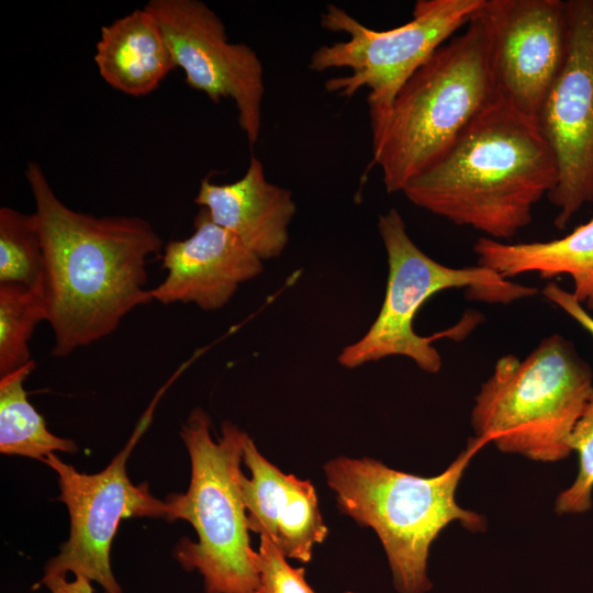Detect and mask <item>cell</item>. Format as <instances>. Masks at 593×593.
Instances as JSON below:
<instances>
[{
  "mask_svg": "<svg viewBox=\"0 0 593 593\" xmlns=\"http://www.w3.org/2000/svg\"><path fill=\"white\" fill-rule=\"evenodd\" d=\"M25 178L43 243L40 293L54 334L52 354L67 357L109 336L128 313L153 301L146 266L165 245L143 217L72 210L38 163L27 164Z\"/></svg>",
  "mask_w": 593,
  "mask_h": 593,
  "instance_id": "6da1fadb",
  "label": "cell"
},
{
  "mask_svg": "<svg viewBox=\"0 0 593 593\" xmlns=\"http://www.w3.org/2000/svg\"><path fill=\"white\" fill-rule=\"evenodd\" d=\"M558 182L556 156L536 119L500 97L402 192L407 200L485 237L510 239Z\"/></svg>",
  "mask_w": 593,
  "mask_h": 593,
  "instance_id": "7a4b0ae2",
  "label": "cell"
},
{
  "mask_svg": "<svg viewBox=\"0 0 593 593\" xmlns=\"http://www.w3.org/2000/svg\"><path fill=\"white\" fill-rule=\"evenodd\" d=\"M480 10L413 74L389 110L370 121L372 164L380 168L387 192L402 191L435 164L499 98Z\"/></svg>",
  "mask_w": 593,
  "mask_h": 593,
  "instance_id": "3957f363",
  "label": "cell"
},
{
  "mask_svg": "<svg viewBox=\"0 0 593 593\" xmlns=\"http://www.w3.org/2000/svg\"><path fill=\"white\" fill-rule=\"evenodd\" d=\"M488 443L470 438L439 474L424 478L398 471L368 457L344 456L324 466L340 512L378 535L399 593H427V561L433 541L452 522L482 532L486 519L456 501L459 482L473 456Z\"/></svg>",
  "mask_w": 593,
  "mask_h": 593,
  "instance_id": "277c9868",
  "label": "cell"
},
{
  "mask_svg": "<svg viewBox=\"0 0 593 593\" xmlns=\"http://www.w3.org/2000/svg\"><path fill=\"white\" fill-rule=\"evenodd\" d=\"M593 390V371L559 334L524 359L505 355L481 385L471 411L474 437L528 459L567 458L571 433Z\"/></svg>",
  "mask_w": 593,
  "mask_h": 593,
  "instance_id": "5b68a950",
  "label": "cell"
},
{
  "mask_svg": "<svg viewBox=\"0 0 593 593\" xmlns=\"http://www.w3.org/2000/svg\"><path fill=\"white\" fill-rule=\"evenodd\" d=\"M378 230L389 266L384 300L368 332L339 354L338 362L343 367L351 369L385 357L404 356L419 369L437 373L441 357L432 343L443 337H466L481 316L471 312L447 331L422 336L415 333L413 322L428 299L455 288L468 289L471 299L501 304L538 293L534 287L516 283L479 265L454 268L436 261L412 240L394 208L379 216Z\"/></svg>",
  "mask_w": 593,
  "mask_h": 593,
  "instance_id": "8992f818",
  "label": "cell"
},
{
  "mask_svg": "<svg viewBox=\"0 0 593 593\" xmlns=\"http://www.w3.org/2000/svg\"><path fill=\"white\" fill-rule=\"evenodd\" d=\"M211 419L194 409L180 432L191 460V480L183 494L167 497L171 521L184 519L198 541L183 538L176 557L186 571L198 570L205 593H256L258 573L248 536L239 469L248 435L230 421L222 436L211 437Z\"/></svg>",
  "mask_w": 593,
  "mask_h": 593,
  "instance_id": "52a82bcc",
  "label": "cell"
},
{
  "mask_svg": "<svg viewBox=\"0 0 593 593\" xmlns=\"http://www.w3.org/2000/svg\"><path fill=\"white\" fill-rule=\"evenodd\" d=\"M484 0H418L412 19L390 30L370 29L340 7L329 3L321 13V26L348 38L316 48L309 63L314 71L348 68V76L325 81V89L350 98L369 90L370 121L382 116L413 74L455 32L467 26Z\"/></svg>",
  "mask_w": 593,
  "mask_h": 593,
  "instance_id": "ba28073f",
  "label": "cell"
},
{
  "mask_svg": "<svg viewBox=\"0 0 593 593\" xmlns=\"http://www.w3.org/2000/svg\"><path fill=\"white\" fill-rule=\"evenodd\" d=\"M149 414L135 428L125 447L101 472L87 474L49 454L42 461L58 477L59 501L70 516V534L59 553L45 567L43 578L83 577L101 585L105 593H122L110 562V551L120 522L128 517L171 521L170 506L154 497L147 483L135 485L126 462L149 423Z\"/></svg>",
  "mask_w": 593,
  "mask_h": 593,
  "instance_id": "9c48e42d",
  "label": "cell"
},
{
  "mask_svg": "<svg viewBox=\"0 0 593 593\" xmlns=\"http://www.w3.org/2000/svg\"><path fill=\"white\" fill-rule=\"evenodd\" d=\"M566 12L564 61L537 116L558 165L547 198L559 230L593 203V0H566Z\"/></svg>",
  "mask_w": 593,
  "mask_h": 593,
  "instance_id": "30bf717a",
  "label": "cell"
},
{
  "mask_svg": "<svg viewBox=\"0 0 593 593\" xmlns=\"http://www.w3.org/2000/svg\"><path fill=\"white\" fill-rule=\"evenodd\" d=\"M144 9L158 23L187 83L214 103L232 99L239 127L254 145L260 136L265 96L264 66L256 51L230 42L221 18L200 0H150Z\"/></svg>",
  "mask_w": 593,
  "mask_h": 593,
  "instance_id": "8fae6325",
  "label": "cell"
},
{
  "mask_svg": "<svg viewBox=\"0 0 593 593\" xmlns=\"http://www.w3.org/2000/svg\"><path fill=\"white\" fill-rule=\"evenodd\" d=\"M499 97L519 112L537 116L567 53L563 0H484Z\"/></svg>",
  "mask_w": 593,
  "mask_h": 593,
  "instance_id": "7c38bea8",
  "label": "cell"
},
{
  "mask_svg": "<svg viewBox=\"0 0 593 593\" xmlns=\"http://www.w3.org/2000/svg\"><path fill=\"white\" fill-rule=\"evenodd\" d=\"M193 225L191 236L165 245L161 259L167 275L150 289L152 298L161 304L194 303L202 310H219L242 283L262 271V260L215 224L204 208Z\"/></svg>",
  "mask_w": 593,
  "mask_h": 593,
  "instance_id": "4fadbf2b",
  "label": "cell"
},
{
  "mask_svg": "<svg viewBox=\"0 0 593 593\" xmlns=\"http://www.w3.org/2000/svg\"><path fill=\"white\" fill-rule=\"evenodd\" d=\"M243 460L251 473L239 478L249 530L267 536L288 558L309 562L314 545L328 529L318 508L314 485L286 474L269 462L246 438Z\"/></svg>",
  "mask_w": 593,
  "mask_h": 593,
  "instance_id": "5bb4252c",
  "label": "cell"
},
{
  "mask_svg": "<svg viewBox=\"0 0 593 593\" xmlns=\"http://www.w3.org/2000/svg\"><path fill=\"white\" fill-rule=\"evenodd\" d=\"M194 202L261 260L282 254L296 212L292 192L267 180L255 155L244 176L234 182L219 184L203 179Z\"/></svg>",
  "mask_w": 593,
  "mask_h": 593,
  "instance_id": "9a60e30c",
  "label": "cell"
},
{
  "mask_svg": "<svg viewBox=\"0 0 593 593\" xmlns=\"http://www.w3.org/2000/svg\"><path fill=\"white\" fill-rule=\"evenodd\" d=\"M93 60L110 87L133 97L153 92L176 68L158 23L144 8L101 27Z\"/></svg>",
  "mask_w": 593,
  "mask_h": 593,
  "instance_id": "2e32d148",
  "label": "cell"
},
{
  "mask_svg": "<svg viewBox=\"0 0 593 593\" xmlns=\"http://www.w3.org/2000/svg\"><path fill=\"white\" fill-rule=\"evenodd\" d=\"M478 265L510 279L536 272L542 279L569 276L572 294L593 311V217L566 236L544 242L507 243L485 236L473 244Z\"/></svg>",
  "mask_w": 593,
  "mask_h": 593,
  "instance_id": "e0dca14e",
  "label": "cell"
},
{
  "mask_svg": "<svg viewBox=\"0 0 593 593\" xmlns=\"http://www.w3.org/2000/svg\"><path fill=\"white\" fill-rule=\"evenodd\" d=\"M34 368L33 360L0 377V451L38 460L54 451L74 452L77 445L51 433L43 416L27 400L24 381Z\"/></svg>",
  "mask_w": 593,
  "mask_h": 593,
  "instance_id": "ac0fdd59",
  "label": "cell"
},
{
  "mask_svg": "<svg viewBox=\"0 0 593 593\" xmlns=\"http://www.w3.org/2000/svg\"><path fill=\"white\" fill-rule=\"evenodd\" d=\"M43 269L44 250L35 213L1 206L0 284H20L40 293Z\"/></svg>",
  "mask_w": 593,
  "mask_h": 593,
  "instance_id": "d6986e66",
  "label": "cell"
},
{
  "mask_svg": "<svg viewBox=\"0 0 593 593\" xmlns=\"http://www.w3.org/2000/svg\"><path fill=\"white\" fill-rule=\"evenodd\" d=\"M43 321L40 293L20 284H0V377L33 361L29 342Z\"/></svg>",
  "mask_w": 593,
  "mask_h": 593,
  "instance_id": "ffe728a7",
  "label": "cell"
},
{
  "mask_svg": "<svg viewBox=\"0 0 593 593\" xmlns=\"http://www.w3.org/2000/svg\"><path fill=\"white\" fill-rule=\"evenodd\" d=\"M571 451L579 458V470L573 483L560 492L555 510L558 514H582L592 507L593 492V390L570 439Z\"/></svg>",
  "mask_w": 593,
  "mask_h": 593,
  "instance_id": "44dd1931",
  "label": "cell"
},
{
  "mask_svg": "<svg viewBox=\"0 0 593 593\" xmlns=\"http://www.w3.org/2000/svg\"><path fill=\"white\" fill-rule=\"evenodd\" d=\"M254 562L258 573L256 593H315L306 582L305 569L291 567L286 556L265 535H260Z\"/></svg>",
  "mask_w": 593,
  "mask_h": 593,
  "instance_id": "7402d4cb",
  "label": "cell"
},
{
  "mask_svg": "<svg viewBox=\"0 0 593 593\" xmlns=\"http://www.w3.org/2000/svg\"><path fill=\"white\" fill-rule=\"evenodd\" d=\"M542 295L551 303L560 307L564 313L572 317L581 327H583L593 338V316L575 299L572 292L562 289L555 282H549L542 289Z\"/></svg>",
  "mask_w": 593,
  "mask_h": 593,
  "instance_id": "603a6c76",
  "label": "cell"
},
{
  "mask_svg": "<svg viewBox=\"0 0 593 593\" xmlns=\"http://www.w3.org/2000/svg\"><path fill=\"white\" fill-rule=\"evenodd\" d=\"M90 580L83 577H76L71 582L65 578H43L41 583L45 584L51 593H93Z\"/></svg>",
  "mask_w": 593,
  "mask_h": 593,
  "instance_id": "cb8c5ba5",
  "label": "cell"
},
{
  "mask_svg": "<svg viewBox=\"0 0 593 593\" xmlns=\"http://www.w3.org/2000/svg\"><path fill=\"white\" fill-rule=\"evenodd\" d=\"M346 593H355V592H346Z\"/></svg>",
  "mask_w": 593,
  "mask_h": 593,
  "instance_id": "d4e9b609",
  "label": "cell"
}]
</instances>
